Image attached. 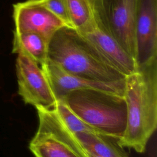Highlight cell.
Returning <instances> with one entry per match:
<instances>
[{
  "label": "cell",
  "mask_w": 157,
  "mask_h": 157,
  "mask_svg": "<svg viewBox=\"0 0 157 157\" xmlns=\"http://www.w3.org/2000/svg\"><path fill=\"white\" fill-rule=\"evenodd\" d=\"M13 9L14 31L17 33H36L50 40L56 32L67 26L55 14L33 0L14 4Z\"/></svg>",
  "instance_id": "9c48e42d"
},
{
  "label": "cell",
  "mask_w": 157,
  "mask_h": 157,
  "mask_svg": "<svg viewBox=\"0 0 157 157\" xmlns=\"http://www.w3.org/2000/svg\"><path fill=\"white\" fill-rule=\"evenodd\" d=\"M72 28L78 30L90 23L97 11L98 0H65Z\"/></svg>",
  "instance_id": "4fadbf2b"
},
{
  "label": "cell",
  "mask_w": 157,
  "mask_h": 157,
  "mask_svg": "<svg viewBox=\"0 0 157 157\" xmlns=\"http://www.w3.org/2000/svg\"><path fill=\"white\" fill-rule=\"evenodd\" d=\"M137 0H99L101 13L110 31L135 59Z\"/></svg>",
  "instance_id": "52a82bcc"
},
{
  "label": "cell",
  "mask_w": 157,
  "mask_h": 157,
  "mask_svg": "<svg viewBox=\"0 0 157 157\" xmlns=\"http://www.w3.org/2000/svg\"><path fill=\"white\" fill-rule=\"evenodd\" d=\"M123 96L127 120L119 144L144 153L157 126V59L126 76Z\"/></svg>",
  "instance_id": "6da1fadb"
},
{
  "label": "cell",
  "mask_w": 157,
  "mask_h": 157,
  "mask_svg": "<svg viewBox=\"0 0 157 157\" xmlns=\"http://www.w3.org/2000/svg\"><path fill=\"white\" fill-rule=\"evenodd\" d=\"M37 4L44 7L60 20L69 28H73L67 5L65 0H33Z\"/></svg>",
  "instance_id": "9a60e30c"
},
{
  "label": "cell",
  "mask_w": 157,
  "mask_h": 157,
  "mask_svg": "<svg viewBox=\"0 0 157 157\" xmlns=\"http://www.w3.org/2000/svg\"><path fill=\"white\" fill-rule=\"evenodd\" d=\"M49 42V40L38 33H17L13 31L12 52L24 54L42 66L48 60Z\"/></svg>",
  "instance_id": "8fae6325"
},
{
  "label": "cell",
  "mask_w": 157,
  "mask_h": 157,
  "mask_svg": "<svg viewBox=\"0 0 157 157\" xmlns=\"http://www.w3.org/2000/svg\"><path fill=\"white\" fill-rule=\"evenodd\" d=\"M137 67L157 59V0H137L136 14Z\"/></svg>",
  "instance_id": "ba28073f"
},
{
  "label": "cell",
  "mask_w": 157,
  "mask_h": 157,
  "mask_svg": "<svg viewBox=\"0 0 157 157\" xmlns=\"http://www.w3.org/2000/svg\"><path fill=\"white\" fill-rule=\"evenodd\" d=\"M41 67L47 75L56 100L62 99L72 90L82 88L95 89L120 96L124 94L125 79L113 82L86 79L66 72L49 59Z\"/></svg>",
  "instance_id": "30bf717a"
},
{
  "label": "cell",
  "mask_w": 157,
  "mask_h": 157,
  "mask_svg": "<svg viewBox=\"0 0 157 157\" xmlns=\"http://www.w3.org/2000/svg\"><path fill=\"white\" fill-rule=\"evenodd\" d=\"M48 59L66 72L101 82L124 80L126 76L104 63L74 28L64 26L50 40Z\"/></svg>",
  "instance_id": "7a4b0ae2"
},
{
  "label": "cell",
  "mask_w": 157,
  "mask_h": 157,
  "mask_svg": "<svg viewBox=\"0 0 157 157\" xmlns=\"http://www.w3.org/2000/svg\"><path fill=\"white\" fill-rule=\"evenodd\" d=\"M17 55L15 67L18 94L25 104L36 108H54L56 100L42 67L28 56Z\"/></svg>",
  "instance_id": "8992f818"
},
{
  "label": "cell",
  "mask_w": 157,
  "mask_h": 157,
  "mask_svg": "<svg viewBox=\"0 0 157 157\" xmlns=\"http://www.w3.org/2000/svg\"><path fill=\"white\" fill-rule=\"evenodd\" d=\"M86 148L102 157H129L119 139L98 132H80L73 133Z\"/></svg>",
  "instance_id": "7c38bea8"
},
{
  "label": "cell",
  "mask_w": 157,
  "mask_h": 157,
  "mask_svg": "<svg viewBox=\"0 0 157 157\" xmlns=\"http://www.w3.org/2000/svg\"><path fill=\"white\" fill-rule=\"evenodd\" d=\"M39 126L29 144L35 157H86L82 144L63 123L55 107H36Z\"/></svg>",
  "instance_id": "277c9868"
},
{
  "label": "cell",
  "mask_w": 157,
  "mask_h": 157,
  "mask_svg": "<svg viewBox=\"0 0 157 157\" xmlns=\"http://www.w3.org/2000/svg\"><path fill=\"white\" fill-rule=\"evenodd\" d=\"M55 109L63 123L72 133L80 132H98L82 121L70 109L63 99L56 100Z\"/></svg>",
  "instance_id": "5bb4252c"
},
{
  "label": "cell",
  "mask_w": 157,
  "mask_h": 157,
  "mask_svg": "<svg viewBox=\"0 0 157 157\" xmlns=\"http://www.w3.org/2000/svg\"><path fill=\"white\" fill-rule=\"evenodd\" d=\"M77 33L92 47L101 59L110 67L127 76L136 71L135 59L119 44L110 31L98 2L93 19Z\"/></svg>",
  "instance_id": "5b68a950"
},
{
  "label": "cell",
  "mask_w": 157,
  "mask_h": 157,
  "mask_svg": "<svg viewBox=\"0 0 157 157\" xmlns=\"http://www.w3.org/2000/svg\"><path fill=\"white\" fill-rule=\"evenodd\" d=\"M70 109L96 132L120 139L127 120L123 96L90 88L72 90L62 98Z\"/></svg>",
  "instance_id": "3957f363"
}]
</instances>
